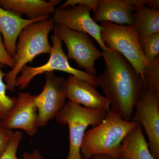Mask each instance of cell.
<instances>
[{"instance_id": "1", "label": "cell", "mask_w": 159, "mask_h": 159, "mask_svg": "<svg viewBox=\"0 0 159 159\" xmlns=\"http://www.w3.org/2000/svg\"><path fill=\"white\" fill-rule=\"evenodd\" d=\"M105 70L96 77L98 87L108 99L110 110L130 121L137 101L145 88L141 77L130 63L117 51H102Z\"/></svg>"}, {"instance_id": "2", "label": "cell", "mask_w": 159, "mask_h": 159, "mask_svg": "<svg viewBox=\"0 0 159 159\" xmlns=\"http://www.w3.org/2000/svg\"><path fill=\"white\" fill-rule=\"evenodd\" d=\"M139 124L125 121L110 110L102 122L86 132L80 147L81 155L90 159L96 155L107 154L118 159L123 139Z\"/></svg>"}, {"instance_id": "3", "label": "cell", "mask_w": 159, "mask_h": 159, "mask_svg": "<svg viewBox=\"0 0 159 159\" xmlns=\"http://www.w3.org/2000/svg\"><path fill=\"white\" fill-rule=\"evenodd\" d=\"M54 26L52 19L49 18L30 24L21 31L13 57L14 67L5 74L4 77L7 90L10 92L15 90L18 75L24 66L32 62L39 54H51L52 47L49 43L48 35Z\"/></svg>"}, {"instance_id": "4", "label": "cell", "mask_w": 159, "mask_h": 159, "mask_svg": "<svg viewBox=\"0 0 159 159\" xmlns=\"http://www.w3.org/2000/svg\"><path fill=\"white\" fill-rule=\"evenodd\" d=\"M109 111L84 108L69 101L59 111L56 122L68 125L70 148L66 159H84L80 153V147L87 128L95 127L103 120Z\"/></svg>"}, {"instance_id": "5", "label": "cell", "mask_w": 159, "mask_h": 159, "mask_svg": "<svg viewBox=\"0 0 159 159\" xmlns=\"http://www.w3.org/2000/svg\"><path fill=\"white\" fill-rule=\"evenodd\" d=\"M100 23L102 42L107 44L109 49L118 51L130 63L144 84V71L149 62L141 49L134 26L117 25L110 22Z\"/></svg>"}, {"instance_id": "6", "label": "cell", "mask_w": 159, "mask_h": 159, "mask_svg": "<svg viewBox=\"0 0 159 159\" xmlns=\"http://www.w3.org/2000/svg\"><path fill=\"white\" fill-rule=\"evenodd\" d=\"M54 30L66 46L68 59L74 60L80 68L84 69L87 74L96 77L98 70L95 67V62L101 59L103 54L89 34L71 30L61 25H54Z\"/></svg>"}, {"instance_id": "7", "label": "cell", "mask_w": 159, "mask_h": 159, "mask_svg": "<svg viewBox=\"0 0 159 159\" xmlns=\"http://www.w3.org/2000/svg\"><path fill=\"white\" fill-rule=\"evenodd\" d=\"M54 34L51 38L53 45L48 61L43 65L38 67L24 66L20 72V75L17 77L16 86L18 87L20 90L24 89L37 75L57 70L68 73L81 80L89 83L96 88L98 87L96 81V77L71 66L68 59L63 50L62 42L54 30Z\"/></svg>"}, {"instance_id": "8", "label": "cell", "mask_w": 159, "mask_h": 159, "mask_svg": "<svg viewBox=\"0 0 159 159\" xmlns=\"http://www.w3.org/2000/svg\"><path fill=\"white\" fill-rule=\"evenodd\" d=\"M46 82L43 91L34 98L38 109L39 127L45 126L56 118L66 104L67 98L66 79L53 72L45 73Z\"/></svg>"}, {"instance_id": "9", "label": "cell", "mask_w": 159, "mask_h": 159, "mask_svg": "<svg viewBox=\"0 0 159 159\" xmlns=\"http://www.w3.org/2000/svg\"><path fill=\"white\" fill-rule=\"evenodd\" d=\"M130 121L138 122L145 129L149 151L155 159H159V97L145 89L137 101Z\"/></svg>"}, {"instance_id": "10", "label": "cell", "mask_w": 159, "mask_h": 159, "mask_svg": "<svg viewBox=\"0 0 159 159\" xmlns=\"http://www.w3.org/2000/svg\"><path fill=\"white\" fill-rule=\"evenodd\" d=\"M91 11L90 7L84 5L64 9L58 8L52 19L54 25H61L71 30L91 35L96 40L102 51H111L102 42L101 35L102 27L91 17Z\"/></svg>"}, {"instance_id": "11", "label": "cell", "mask_w": 159, "mask_h": 159, "mask_svg": "<svg viewBox=\"0 0 159 159\" xmlns=\"http://www.w3.org/2000/svg\"><path fill=\"white\" fill-rule=\"evenodd\" d=\"M35 96L20 92L18 94L16 105L3 119L6 128L20 129L30 137L37 134L38 109L34 101Z\"/></svg>"}, {"instance_id": "12", "label": "cell", "mask_w": 159, "mask_h": 159, "mask_svg": "<svg viewBox=\"0 0 159 159\" xmlns=\"http://www.w3.org/2000/svg\"><path fill=\"white\" fill-rule=\"evenodd\" d=\"M66 89L67 98L73 103L89 109L110 110L108 99L89 83L70 75L66 79Z\"/></svg>"}, {"instance_id": "13", "label": "cell", "mask_w": 159, "mask_h": 159, "mask_svg": "<svg viewBox=\"0 0 159 159\" xmlns=\"http://www.w3.org/2000/svg\"><path fill=\"white\" fill-rule=\"evenodd\" d=\"M50 18L44 16L35 19H25L0 6V33L7 52L12 57L16 51V41L23 29L30 24Z\"/></svg>"}, {"instance_id": "14", "label": "cell", "mask_w": 159, "mask_h": 159, "mask_svg": "<svg viewBox=\"0 0 159 159\" xmlns=\"http://www.w3.org/2000/svg\"><path fill=\"white\" fill-rule=\"evenodd\" d=\"M60 0H0V6L3 9L21 16L26 15L29 19L33 20L50 16L56 11L55 7Z\"/></svg>"}, {"instance_id": "15", "label": "cell", "mask_w": 159, "mask_h": 159, "mask_svg": "<svg viewBox=\"0 0 159 159\" xmlns=\"http://www.w3.org/2000/svg\"><path fill=\"white\" fill-rule=\"evenodd\" d=\"M132 11L126 0H98V8L93 19L96 23L110 22L132 25Z\"/></svg>"}, {"instance_id": "16", "label": "cell", "mask_w": 159, "mask_h": 159, "mask_svg": "<svg viewBox=\"0 0 159 159\" xmlns=\"http://www.w3.org/2000/svg\"><path fill=\"white\" fill-rule=\"evenodd\" d=\"M148 148L142 127L139 124L123 139L118 159H155Z\"/></svg>"}, {"instance_id": "17", "label": "cell", "mask_w": 159, "mask_h": 159, "mask_svg": "<svg viewBox=\"0 0 159 159\" xmlns=\"http://www.w3.org/2000/svg\"><path fill=\"white\" fill-rule=\"evenodd\" d=\"M132 25L139 39L159 32V9L143 6L132 13Z\"/></svg>"}, {"instance_id": "18", "label": "cell", "mask_w": 159, "mask_h": 159, "mask_svg": "<svg viewBox=\"0 0 159 159\" xmlns=\"http://www.w3.org/2000/svg\"><path fill=\"white\" fill-rule=\"evenodd\" d=\"M144 82L146 89L152 91L159 97V57L145 67Z\"/></svg>"}, {"instance_id": "19", "label": "cell", "mask_w": 159, "mask_h": 159, "mask_svg": "<svg viewBox=\"0 0 159 159\" xmlns=\"http://www.w3.org/2000/svg\"><path fill=\"white\" fill-rule=\"evenodd\" d=\"M2 66L0 64V118L2 119L13 109L17 101V97H9L6 95L7 87L3 81L5 74L2 70Z\"/></svg>"}, {"instance_id": "20", "label": "cell", "mask_w": 159, "mask_h": 159, "mask_svg": "<svg viewBox=\"0 0 159 159\" xmlns=\"http://www.w3.org/2000/svg\"><path fill=\"white\" fill-rule=\"evenodd\" d=\"M139 42L148 62L153 61L159 57V32L139 39Z\"/></svg>"}, {"instance_id": "21", "label": "cell", "mask_w": 159, "mask_h": 159, "mask_svg": "<svg viewBox=\"0 0 159 159\" xmlns=\"http://www.w3.org/2000/svg\"><path fill=\"white\" fill-rule=\"evenodd\" d=\"M23 134L20 131L13 132L9 145L0 159H18L16 153L19 145L22 140Z\"/></svg>"}, {"instance_id": "22", "label": "cell", "mask_w": 159, "mask_h": 159, "mask_svg": "<svg viewBox=\"0 0 159 159\" xmlns=\"http://www.w3.org/2000/svg\"><path fill=\"white\" fill-rule=\"evenodd\" d=\"M13 134L12 130L6 128L3 119L0 118V157L5 152Z\"/></svg>"}, {"instance_id": "23", "label": "cell", "mask_w": 159, "mask_h": 159, "mask_svg": "<svg viewBox=\"0 0 159 159\" xmlns=\"http://www.w3.org/2000/svg\"><path fill=\"white\" fill-rule=\"evenodd\" d=\"M78 5H84L89 6L95 14L98 8V0H67L61 5L58 8L66 9Z\"/></svg>"}, {"instance_id": "24", "label": "cell", "mask_w": 159, "mask_h": 159, "mask_svg": "<svg viewBox=\"0 0 159 159\" xmlns=\"http://www.w3.org/2000/svg\"><path fill=\"white\" fill-rule=\"evenodd\" d=\"M0 64L11 67H14V60L7 52L3 43L2 34L0 33Z\"/></svg>"}, {"instance_id": "25", "label": "cell", "mask_w": 159, "mask_h": 159, "mask_svg": "<svg viewBox=\"0 0 159 159\" xmlns=\"http://www.w3.org/2000/svg\"><path fill=\"white\" fill-rule=\"evenodd\" d=\"M20 159H45L39 151L35 149L31 152H25Z\"/></svg>"}, {"instance_id": "26", "label": "cell", "mask_w": 159, "mask_h": 159, "mask_svg": "<svg viewBox=\"0 0 159 159\" xmlns=\"http://www.w3.org/2000/svg\"><path fill=\"white\" fill-rule=\"evenodd\" d=\"M146 6L150 7L151 9L157 10L159 8V0H146Z\"/></svg>"}, {"instance_id": "27", "label": "cell", "mask_w": 159, "mask_h": 159, "mask_svg": "<svg viewBox=\"0 0 159 159\" xmlns=\"http://www.w3.org/2000/svg\"><path fill=\"white\" fill-rule=\"evenodd\" d=\"M92 159H116L107 154H98L94 155L91 158Z\"/></svg>"}]
</instances>
